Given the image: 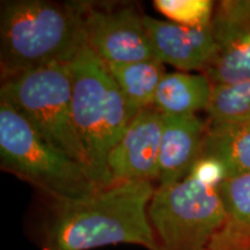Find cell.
I'll list each match as a JSON object with an SVG mask.
<instances>
[{
	"instance_id": "cell-4",
	"label": "cell",
	"mask_w": 250,
	"mask_h": 250,
	"mask_svg": "<svg viewBox=\"0 0 250 250\" xmlns=\"http://www.w3.org/2000/svg\"><path fill=\"white\" fill-rule=\"evenodd\" d=\"M0 165L52 202L78 201L100 191L88 171L43 138L26 118L0 100Z\"/></svg>"
},
{
	"instance_id": "cell-18",
	"label": "cell",
	"mask_w": 250,
	"mask_h": 250,
	"mask_svg": "<svg viewBox=\"0 0 250 250\" xmlns=\"http://www.w3.org/2000/svg\"><path fill=\"white\" fill-rule=\"evenodd\" d=\"M208 250H250V232L226 224L213 237Z\"/></svg>"
},
{
	"instance_id": "cell-2",
	"label": "cell",
	"mask_w": 250,
	"mask_h": 250,
	"mask_svg": "<svg viewBox=\"0 0 250 250\" xmlns=\"http://www.w3.org/2000/svg\"><path fill=\"white\" fill-rule=\"evenodd\" d=\"M83 13V1H1V81L46 65L71 62L85 46Z\"/></svg>"
},
{
	"instance_id": "cell-5",
	"label": "cell",
	"mask_w": 250,
	"mask_h": 250,
	"mask_svg": "<svg viewBox=\"0 0 250 250\" xmlns=\"http://www.w3.org/2000/svg\"><path fill=\"white\" fill-rule=\"evenodd\" d=\"M0 100L26 118L46 142L79 162L90 176L73 122L70 62L46 65L1 81Z\"/></svg>"
},
{
	"instance_id": "cell-15",
	"label": "cell",
	"mask_w": 250,
	"mask_h": 250,
	"mask_svg": "<svg viewBox=\"0 0 250 250\" xmlns=\"http://www.w3.org/2000/svg\"><path fill=\"white\" fill-rule=\"evenodd\" d=\"M205 111L211 123L250 122V80L212 86Z\"/></svg>"
},
{
	"instance_id": "cell-10",
	"label": "cell",
	"mask_w": 250,
	"mask_h": 250,
	"mask_svg": "<svg viewBox=\"0 0 250 250\" xmlns=\"http://www.w3.org/2000/svg\"><path fill=\"white\" fill-rule=\"evenodd\" d=\"M154 57L182 72L203 71L213 57L215 42L212 26L188 27L144 17Z\"/></svg>"
},
{
	"instance_id": "cell-13",
	"label": "cell",
	"mask_w": 250,
	"mask_h": 250,
	"mask_svg": "<svg viewBox=\"0 0 250 250\" xmlns=\"http://www.w3.org/2000/svg\"><path fill=\"white\" fill-rule=\"evenodd\" d=\"M211 92L210 80L203 73L173 72L166 74L159 83L153 105L164 115L191 116L205 110Z\"/></svg>"
},
{
	"instance_id": "cell-12",
	"label": "cell",
	"mask_w": 250,
	"mask_h": 250,
	"mask_svg": "<svg viewBox=\"0 0 250 250\" xmlns=\"http://www.w3.org/2000/svg\"><path fill=\"white\" fill-rule=\"evenodd\" d=\"M199 159H213L219 162L224 168L225 180L249 174L250 122L211 123L208 121Z\"/></svg>"
},
{
	"instance_id": "cell-6",
	"label": "cell",
	"mask_w": 250,
	"mask_h": 250,
	"mask_svg": "<svg viewBox=\"0 0 250 250\" xmlns=\"http://www.w3.org/2000/svg\"><path fill=\"white\" fill-rule=\"evenodd\" d=\"M147 213L158 250H208L227 224L218 187L193 173L156 187Z\"/></svg>"
},
{
	"instance_id": "cell-1",
	"label": "cell",
	"mask_w": 250,
	"mask_h": 250,
	"mask_svg": "<svg viewBox=\"0 0 250 250\" xmlns=\"http://www.w3.org/2000/svg\"><path fill=\"white\" fill-rule=\"evenodd\" d=\"M154 191L152 182L130 181L78 201H50L43 249L89 250L131 243L158 250L147 213Z\"/></svg>"
},
{
	"instance_id": "cell-14",
	"label": "cell",
	"mask_w": 250,
	"mask_h": 250,
	"mask_svg": "<svg viewBox=\"0 0 250 250\" xmlns=\"http://www.w3.org/2000/svg\"><path fill=\"white\" fill-rule=\"evenodd\" d=\"M105 65L134 114L144 108L152 107L159 83L167 74L164 62L153 58Z\"/></svg>"
},
{
	"instance_id": "cell-17",
	"label": "cell",
	"mask_w": 250,
	"mask_h": 250,
	"mask_svg": "<svg viewBox=\"0 0 250 250\" xmlns=\"http://www.w3.org/2000/svg\"><path fill=\"white\" fill-rule=\"evenodd\" d=\"M153 5L170 22L188 27L211 24L215 7L211 0H154Z\"/></svg>"
},
{
	"instance_id": "cell-9",
	"label": "cell",
	"mask_w": 250,
	"mask_h": 250,
	"mask_svg": "<svg viewBox=\"0 0 250 250\" xmlns=\"http://www.w3.org/2000/svg\"><path fill=\"white\" fill-rule=\"evenodd\" d=\"M162 131L164 115L154 105L134 115L109 155L111 186L130 181H156Z\"/></svg>"
},
{
	"instance_id": "cell-11",
	"label": "cell",
	"mask_w": 250,
	"mask_h": 250,
	"mask_svg": "<svg viewBox=\"0 0 250 250\" xmlns=\"http://www.w3.org/2000/svg\"><path fill=\"white\" fill-rule=\"evenodd\" d=\"M206 127L208 122L203 121L197 115H164V131L156 179L158 186L180 182L191 173L201 155Z\"/></svg>"
},
{
	"instance_id": "cell-16",
	"label": "cell",
	"mask_w": 250,
	"mask_h": 250,
	"mask_svg": "<svg viewBox=\"0 0 250 250\" xmlns=\"http://www.w3.org/2000/svg\"><path fill=\"white\" fill-rule=\"evenodd\" d=\"M227 224L250 232V173L226 179L218 187Z\"/></svg>"
},
{
	"instance_id": "cell-3",
	"label": "cell",
	"mask_w": 250,
	"mask_h": 250,
	"mask_svg": "<svg viewBox=\"0 0 250 250\" xmlns=\"http://www.w3.org/2000/svg\"><path fill=\"white\" fill-rule=\"evenodd\" d=\"M72 112L89 173L99 190L111 187L108 159L134 117L107 65L88 46L70 62Z\"/></svg>"
},
{
	"instance_id": "cell-8",
	"label": "cell",
	"mask_w": 250,
	"mask_h": 250,
	"mask_svg": "<svg viewBox=\"0 0 250 250\" xmlns=\"http://www.w3.org/2000/svg\"><path fill=\"white\" fill-rule=\"evenodd\" d=\"M211 26L215 51L201 73L212 86L250 80V0L215 2Z\"/></svg>"
},
{
	"instance_id": "cell-7",
	"label": "cell",
	"mask_w": 250,
	"mask_h": 250,
	"mask_svg": "<svg viewBox=\"0 0 250 250\" xmlns=\"http://www.w3.org/2000/svg\"><path fill=\"white\" fill-rule=\"evenodd\" d=\"M85 45L104 64L153 59L144 23L145 15L133 4L83 1Z\"/></svg>"
}]
</instances>
